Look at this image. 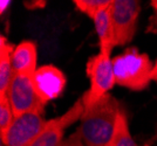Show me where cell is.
Segmentation results:
<instances>
[{
  "label": "cell",
  "mask_w": 157,
  "mask_h": 146,
  "mask_svg": "<svg viewBox=\"0 0 157 146\" xmlns=\"http://www.w3.org/2000/svg\"><path fill=\"white\" fill-rule=\"evenodd\" d=\"M121 110L118 100L105 93L92 106L85 109L78 132L87 146H105L115 129Z\"/></svg>",
  "instance_id": "6da1fadb"
},
{
  "label": "cell",
  "mask_w": 157,
  "mask_h": 146,
  "mask_svg": "<svg viewBox=\"0 0 157 146\" xmlns=\"http://www.w3.org/2000/svg\"><path fill=\"white\" fill-rule=\"evenodd\" d=\"M111 63L118 86L132 91H142L149 86L155 64L148 54L140 53L137 48L130 47L111 59Z\"/></svg>",
  "instance_id": "7a4b0ae2"
},
{
  "label": "cell",
  "mask_w": 157,
  "mask_h": 146,
  "mask_svg": "<svg viewBox=\"0 0 157 146\" xmlns=\"http://www.w3.org/2000/svg\"><path fill=\"white\" fill-rule=\"evenodd\" d=\"M86 73L90 81V86L81 98L85 109H88L102 96L108 93L116 81L111 59L101 53L89 57L86 66Z\"/></svg>",
  "instance_id": "3957f363"
},
{
  "label": "cell",
  "mask_w": 157,
  "mask_h": 146,
  "mask_svg": "<svg viewBox=\"0 0 157 146\" xmlns=\"http://www.w3.org/2000/svg\"><path fill=\"white\" fill-rule=\"evenodd\" d=\"M116 46L129 43L136 33L141 2L136 0H113L109 7Z\"/></svg>",
  "instance_id": "277c9868"
},
{
  "label": "cell",
  "mask_w": 157,
  "mask_h": 146,
  "mask_svg": "<svg viewBox=\"0 0 157 146\" xmlns=\"http://www.w3.org/2000/svg\"><path fill=\"white\" fill-rule=\"evenodd\" d=\"M7 97L12 106L14 117L28 112H39L44 115L45 104L35 93L32 77L29 76L14 74L7 91Z\"/></svg>",
  "instance_id": "5b68a950"
},
{
  "label": "cell",
  "mask_w": 157,
  "mask_h": 146,
  "mask_svg": "<svg viewBox=\"0 0 157 146\" xmlns=\"http://www.w3.org/2000/svg\"><path fill=\"white\" fill-rule=\"evenodd\" d=\"M47 120L42 113L28 112L15 117L12 125L0 134L4 146H28L45 129Z\"/></svg>",
  "instance_id": "8992f818"
},
{
  "label": "cell",
  "mask_w": 157,
  "mask_h": 146,
  "mask_svg": "<svg viewBox=\"0 0 157 146\" xmlns=\"http://www.w3.org/2000/svg\"><path fill=\"white\" fill-rule=\"evenodd\" d=\"M85 112L82 98H78L62 116L47 120L45 129L28 146H60L68 126L81 119Z\"/></svg>",
  "instance_id": "52a82bcc"
},
{
  "label": "cell",
  "mask_w": 157,
  "mask_h": 146,
  "mask_svg": "<svg viewBox=\"0 0 157 146\" xmlns=\"http://www.w3.org/2000/svg\"><path fill=\"white\" fill-rule=\"evenodd\" d=\"M35 93L44 104L61 96L66 86L65 74L53 64L42 66L36 69L32 77Z\"/></svg>",
  "instance_id": "ba28073f"
},
{
  "label": "cell",
  "mask_w": 157,
  "mask_h": 146,
  "mask_svg": "<svg viewBox=\"0 0 157 146\" xmlns=\"http://www.w3.org/2000/svg\"><path fill=\"white\" fill-rule=\"evenodd\" d=\"M38 50L33 41H22L15 46L12 54V66L14 74H20L33 77L36 71Z\"/></svg>",
  "instance_id": "9c48e42d"
},
{
  "label": "cell",
  "mask_w": 157,
  "mask_h": 146,
  "mask_svg": "<svg viewBox=\"0 0 157 146\" xmlns=\"http://www.w3.org/2000/svg\"><path fill=\"white\" fill-rule=\"evenodd\" d=\"M93 21H94L95 31L98 38L100 53L110 57V54L114 47H116V43H115V35H114V28H113L109 8L100 12L93 19Z\"/></svg>",
  "instance_id": "30bf717a"
},
{
  "label": "cell",
  "mask_w": 157,
  "mask_h": 146,
  "mask_svg": "<svg viewBox=\"0 0 157 146\" xmlns=\"http://www.w3.org/2000/svg\"><path fill=\"white\" fill-rule=\"evenodd\" d=\"M15 46L10 43L5 36L0 38V95H7L10 84L13 80L12 54Z\"/></svg>",
  "instance_id": "8fae6325"
},
{
  "label": "cell",
  "mask_w": 157,
  "mask_h": 146,
  "mask_svg": "<svg viewBox=\"0 0 157 146\" xmlns=\"http://www.w3.org/2000/svg\"><path fill=\"white\" fill-rule=\"evenodd\" d=\"M105 146H136L129 130L127 112L121 108L115 123V129L111 134V138Z\"/></svg>",
  "instance_id": "7c38bea8"
},
{
  "label": "cell",
  "mask_w": 157,
  "mask_h": 146,
  "mask_svg": "<svg viewBox=\"0 0 157 146\" xmlns=\"http://www.w3.org/2000/svg\"><path fill=\"white\" fill-rule=\"evenodd\" d=\"M113 0H74L73 4L81 13L94 19L100 12L109 8Z\"/></svg>",
  "instance_id": "4fadbf2b"
},
{
  "label": "cell",
  "mask_w": 157,
  "mask_h": 146,
  "mask_svg": "<svg viewBox=\"0 0 157 146\" xmlns=\"http://www.w3.org/2000/svg\"><path fill=\"white\" fill-rule=\"evenodd\" d=\"M14 113L7 95H0V134L5 133L14 120Z\"/></svg>",
  "instance_id": "5bb4252c"
},
{
  "label": "cell",
  "mask_w": 157,
  "mask_h": 146,
  "mask_svg": "<svg viewBox=\"0 0 157 146\" xmlns=\"http://www.w3.org/2000/svg\"><path fill=\"white\" fill-rule=\"evenodd\" d=\"M150 6L152 8V15L149 18V24L145 28V33L157 34V0H151Z\"/></svg>",
  "instance_id": "9a60e30c"
},
{
  "label": "cell",
  "mask_w": 157,
  "mask_h": 146,
  "mask_svg": "<svg viewBox=\"0 0 157 146\" xmlns=\"http://www.w3.org/2000/svg\"><path fill=\"white\" fill-rule=\"evenodd\" d=\"M60 146H87L85 144V141L82 140V137L78 132V130L76 132L72 134L71 137H68L67 139L62 140V143L60 144Z\"/></svg>",
  "instance_id": "2e32d148"
},
{
  "label": "cell",
  "mask_w": 157,
  "mask_h": 146,
  "mask_svg": "<svg viewBox=\"0 0 157 146\" xmlns=\"http://www.w3.org/2000/svg\"><path fill=\"white\" fill-rule=\"evenodd\" d=\"M11 4H12L11 0H1V1H0V14H1V15L6 12L7 8L11 6Z\"/></svg>",
  "instance_id": "e0dca14e"
},
{
  "label": "cell",
  "mask_w": 157,
  "mask_h": 146,
  "mask_svg": "<svg viewBox=\"0 0 157 146\" xmlns=\"http://www.w3.org/2000/svg\"><path fill=\"white\" fill-rule=\"evenodd\" d=\"M31 4H33V5H25L26 7H28V8H39V7H44L46 6V1H29Z\"/></svg>",
  "instance_id": "ac0fdd59"
},
{
  "label": "cell",
  "mask_w": 157,
  "mask_h": 146,
  "mask_svg": "<svg viewBox=\"0 0 157 146\" xmlns=\"http://www.w3.org/2000/svg\"><path fill=\"white\" fill-rule=\"evenodd\" d=\"M151 81H155V82H157V60H156V63H155V66H154V70H152V74H151Z\"/></svg>",
  "instance_id": "d6986e66"
},
{
  "label": "cell",
  "mask_w": 157,
  "mask_h": 146,
  "mask_svg": "<svg viewBox=\"0 0 157 146\" xmlns=\"http://www.w3.org/2000/svg\"><path fill=\"white\" fill-rule=\"evenodd\" d=\"M156 138H157V134H156Z\"/></svg>",
  "instance_id": "ffe728a7"
}]
</instances>
